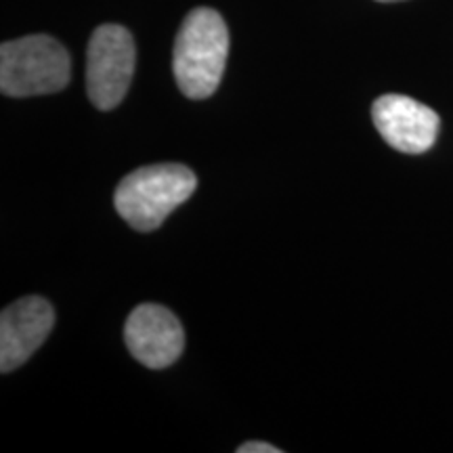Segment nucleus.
<instances>
[{"instance_id":"f257e3e1","label":"nucleus","mask_w":453,"mask_h":453,"mask_svg":"<svg viewBox=\"0 0 453 453\" xmlns=\"http://www.w3.org/2000/svg\"><path fill=\"white\" fill-rule=\"evenodd\" d=\"M229 55V30L214 9L200 7L185 17L174 41L173 70L180 93L206 99L217 93Z\"/></svg>"},{"instance_id":"f03ea898","label":"nucleus","mask_w":453,"mask_h":453,"mask_svg":"<svg viewBox=\"0 0 453 453\" xmlns=\"http://www.w3.org/2000/svg\"><path fill=\"white\" fill-rule=\"evenodd\" d=\"M197 179L183 164H156L127 174L113 194V206L137 231H154L194 196Z\"/></svg>"},{"instance_id":"7ed1b4c3","label":"nucleus","mask_w":453,"mask_h":453,"mask_svg":"<svg viewBox=\"0 0 453 453\" xmlns=\"http://www.w3.org/2000/svg\"><path fill=\"white\" fill-rule=\"evenodd\" d=\"M70 78V53L47 34L17 38L0 47V90L9 97L59 93Z\"/></svg>"},{"instance_id":"20e7f679","label":"nucleus","mask_w":453,"mask_h":453,"mask_svg":"<svg viewBox=\"0 0 453 453\" xmlns=\"http://www.w3.org/2000/svg\"><path fill=\"white\" fill-rule=\"evenodd\" d=\"M134 41L127 27L104 24L93 32L87 50V93L101 111L116 110L127 97L134 73Z\"/></svg>"},{"instance_id":"39448f33","label":"nucleus","mask_w":453,"mask_h":453,"mask_svg":"<svg viewBox=\"0 0 453 453\" xmlns=\"http://www.w3.org/2000/svg\"><path fill=\"white\" fill-rule=\"evenodd\" d=\"M372 118L390 147L420 156L434 145L441 120L437 111L405 95H382L373 101Z\"/></svg>"},{"instance_id":"423d86ee","label":"nucleus","mask_w":453,"mask_h":453,"mask_svg":"<svg viewBox=\"0 0 453 453\" xmlns=\"http://www.w3.org/2000/svg\"><path fill=\"white\" fill-rule=\"evenodd\" d=\"M130 355L150 370L173 365L183 353L185 332L173 311L160 304H139L124 326Z\"/></svg>"},{"instance_id":"0eeeda50","label":"nucleus","mask_w":453,"mask_h":453,"mask_svg":"<svg viewBox=\"0 0 453 453\" xmlns=\"http://www.w3.org/2000/svg\"><path fill=\"white\" fill-rule=\"evenodd\" d=\"M55 326L49 300L26 296L9 304L0 315V370L9 373L24 365L42 347Z\"/></svg>"},{"instance_id":"6e6552de","label":"nucleus","mask_w":453,"mask_h":453,"mask_svg":"<svg viewBox=\"0 0 453 453\" xmlns=\"http://www.w3.org/2000/svg\"><path fill=\"white\" fill-rule=\"evenodd\" d=\"M237 453H281L280 447L260 443V441H250V443H243L237 447Z\"/></svg>"},{"instance_id":"1a4fd4ad","label":"nucleus","mask_w":453,"mask_h":453,"mask_svg":"<svg viewBox=\"0 0 453 453\" xmlns=\"http://www.w3.org/2000/svg\"><path fill=\"white\" fill-rule=\"evenodd\" d=\"M378 3H395V0H378Z\"/></svg>"}]
</instances>
